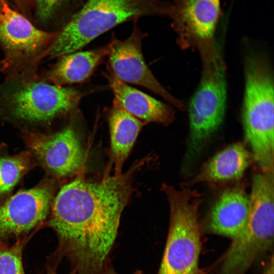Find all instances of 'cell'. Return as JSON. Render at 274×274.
Returning a JSON list of instances; mask_svg holds the SVG:
<instances>
[{"label":"cell","mask_w":274,"mask_h":274,"mask_svg":"<svg viewBox=\"0 0 274 274\" xmlns=\"http://www.w3.org/2000/svg\"><path fill=\"white\" fill-rule=\"evenodd\" d=\"M105 75L114 93V99L131 115L145 123L168 124L173 120L174 112L169 105L130 86L111 72Z\"/></svg>","instance_id":"cell-13"},{"label":"cell","mask_w":274,"mask_h":274,"mask_svg":"<svg viewBox=\"0 0 274 274\" xmlns=\"http://www.w3.org/2000/svg\"><path fill=\"white\" fill-rule=\"evenodd\" d=\"M249 214V196L241 186L227 188L219 195L201 228L202 232L231 239L245 227Z\"/></svg>","instance_id":"cell-12"},{"label":"cell","mask_w":274,"mask_h":274,"mask_svg":"<svg viewBox=\"0 0 274 274\" xmlns=\"http://www.w3.org/2000/svg\"><path fill=\"white\" fill-rule=\"evenodd\" d=\"M172 0H89L59 30L48 57L80 50L116 26L144 16L168 17Z\"/></svg>","instance_id":"cell-3"},{"label":"cell","mask_w":274,"mask_h":274,"mask_svg":"<svg viewBox=\"0 0 274 274\" xmlns=\"http://www.w3.org/2000/svg\"><path fill=\"white\" fill-rule=\"evenodd\" d=\"M103 274H120L118 273L114 269L112 261L108 264L106 267ZM130 274H143V271L140 269H137Z\"/></svg>","instance_id":"cell-20"},{"label":"cell","mask_w":274,"mask_h":274,"mask_svg":"<svg viewBox=\"0 0 274 274\" xmlns=\"http://www.w3.org/2000/svg\"><path fill=\"white\" fill-rule=\"evenodd\" d=\"M169 206V223L157 274H205L199 266L202 247L199 209L202 197L190 188L177 189L164 184Z\"/></svg>","instance_id":"cell-4"},{"label":"cell","mask_w":274,"mask_h":274,"mask_svg":"<svg viewBox=\"0 0 274 274\" xmlns=\"http://www.w3.org/2000/svg\"><path fill=\"white\" fill-rule=\"evenodd\" d=\"M203 74L189 105L188 153H198L202 144L221 124L225 114L226 86L223 63L219 55L206 58Z\"/></svg>","instance_id":"cell-9"},{"label":"cell","mask_w":274,"mask_h":274,"mask_svg":"<svg viewBox=\"0 0 274 274\" xmlns=\"http://www.w3.org/2000/svg\"><path fill=\"white\" fill-rule=\"evenodd\" d=\"M0 6H1V0H0Z\"/></svg>","instance_id":"cell-22"},{"label":"cell","mask_w":274,"mask_h":274,"mask_svg":"<svg viewBox=\"0 0 274 274\" xmlns=\"http://www.w3.org/2000/svg\"><path fill=\"white\" fill-rule=\"evenodd\" d=\"M76 110L60 128L45 131L21 132L22 139L46 176L60 184L77 175L82 168L85 152L77 126Z\"/></svg>","instance_id":"cell-7"},{"label":"cell","mask_w":274,"mask_h":274,"mask_svg":"<svg viewBox=\"0 0 274 274\" xmlns=\"http://www.w3.org/2000/svg\"><path fill=\"white\" fill-rule=\"evenodd\" d=\"M254 160L242 143L228 146L216 154L201 167L198 173L185 186L199 183H217L237 180Z\"/></svg>","instance_id":"cell-15"},{"label":"cell","mask_w":274,"mask_h":274,"mask_svg":"<svg viewBox=\"0 0 274 274\" xmlns=\"http://www.w3.org/2000/svg\"><path fill=\"white\" fill-rule=\"evenodd\" d=\"M60 184L45 176L35 186L0 200V242L32 237L44 228Z\"/></svg>","instance_id":"cell-8"},{"label":"cell","mask_w":274,"mask_h":274,"mask_svg":"<svg viewBox=\"0 0 274 274\" xmlns=\"http://www.w3.org/2000/svg\"><path fill=\"white\" fill-rule=\"evenodd\" d=\"M56 31L41 29L26 17L1 0L0 46L4 58L0 70L6 78H38L41 61L47 57Z\"/></svg>","instance_id":"cell-6"},{"label":"cell","mask_w":274,"mask_h":274,"mask_svg":"<svg viewBox=\"0 0 274 274\" xmlns=\"http://www.w3.org/2000/svg\"><path fill=\"white\" fill-rule=\"evenodd\" d=\"M88 1L33 0L35 17L39 23L54 25L59 30Z\"/></svg>","instance_id":"cell-18"},{"label":"cell","mask_w":274,"mask_h":274,"mask_svg":"<svg viewBox=\"0 0 274 274\" xmlns=\"http://www.w3.org/2000/svg\"><path fill=\"white\" fill-rule=\"evenodd\" d=\"M221 15V0H172L168 17L180 42L209 46Z\"/></svg>","instance_id":"cell-11"},{"label":"cell","mask_w":274,"mask_h":274,"mask_svg":"<svg viewBox=\"0 0 274 274\" xmlns=\"http://www.w3.org/2000/svg\"><path fill=\"white\" fill-rule=\"evenodd\" d=\"M243 121L247 141L261 171L273 169V85L263 61L250 57L246 63Z\"/></svg>","instance_id":"cell-5"},{"label":"cell","mask_w":274,"mask_h":274,"mask_svg":"<svg viewBox=\"0 0 274 274\" xmlns=\"http://www.w3.org/2000/svg\"><path fill=\"white\" fill-rule=\"evenodd\" d=\"M46 272L44 274H57V269L50 266H46ZM68 274H76L73 270H71Z\"/></svg>","instance_id":"cell-21"},{"label":"cell","mask_w":274,"mask_h":274,"mask_svg":"<svg viewBox=\"0 0 274 274\" xmlns=\"http://www.w3.org/2000/svg\"><path fill=\"white\" fill-rule=\"evenodd\" d=\"M109 52V44L94 49L74 52L58 58L39 78L47 83L63 86L87 81Z\"/></svg>","instance_id":"cell-14"},{"label":"cell","mask_w":274,"mask_h":274,"mask_svg":"<svg viewBox=\"0 0 274 274\" xmlns=\"http://www.w3.org/2000/svg\"><path fill=\"white\" fill-rule=\"evenodd\" d=\"M31 237L18 239L13 245L0 242V274H25L23 252Z\"/></svg>","instance_id":"cell-19"},{"label":"cell","mask_w":274,"mask_h":274,"mask_svg":"<svg viewBox=\"0 0 274 274\" xmlns=\"http://www.w3.org/2000/svg\"><path fill=\"white\" fill-rule=\"evenodd\" d=\"M145 161L136 162L124 173L100 180L79 174L60 185L44 225L57 238L46 265L57 268L65 259L76 274H103L112 261L121 216L132 193L133 176Z\"/></svg>","instance_id":"cell-1"},{"label":"cell","mask_w":274,"mask_h":274,"mask_svg":"<svg viewBox=\"0 0 274 274\" xmlns=\"http://www.w3.org/2000/svg\"><path fill=\"white\" fill-rule=\"evenodd\" d=\"M139 19L133 20L132 30L127 39L121 40L113 38L108 44L109 52L107 56L110 71L121 81L143 86L181 108V102L160 84L145 61L142 43L147 34L139 27Z\"/></svg>","instance_id":"cell-10"},{"label":"cell","mask_w":274,"mask_h":274,"mask_svg":"<svg viewBox=\"0 0 274 274\" xmlns=\"http://www.w3.org/2000/svg\"><path fill=\"white\" fill-rule=\"evenodd\" d=\"M38 166L28 150L11 155L8 145L0 144V200L12 194L24 177Z\"/></svg>","instance_id":"cell-17"},{"label":"cell","mask_w":274,"mask_h":274,"mask_svg":"<svg viewBox=\"0 0 274 274\" xmlns=\"http://www.w3.org/2000/svg\"><path fill=\"white\" fill-rule=\"evenodd\" d=\"M112 160L120 175L138 135L146 124L126 112L115 100L109 114Z\"/></svg>","instance_id":"cell-16"},{"label":"cell","mask_w":274,"mask_h":274,"mask_svg":"<svg viewBox=\"0 0 274 274\" xmlns=\"http://www.w3.org/2000/svg\"><path fill=\"white\" fill-rule=\"evenodd\" d=\"M78 89L56 86L38 78H6L0 84V121L20 133L41 132L76 110L82 96Z\"/></svg>","instance_id":"cell-2"}]
</instances>
